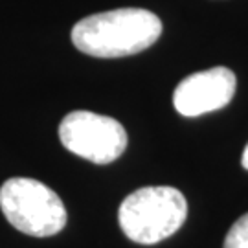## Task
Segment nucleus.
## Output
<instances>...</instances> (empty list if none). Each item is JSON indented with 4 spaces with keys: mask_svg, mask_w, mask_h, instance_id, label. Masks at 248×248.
I'll return each mask as SVG.
<instances>
[{
    "mask_svg": "<svg viewBox=\"0 0 248 248\" xmlns=\"http://www.w3.org/2000/svg\"><path fill=\"white\" fill-rule=\"evenodd\" d=\"M224 248H248V213L232 224L224 239Z\"/></svg>",
    "mask_w": 248,
    "mask_h": 248,
    "instance_id": "nucleus-6",
    "label": "nucleus"
},
{
    "mask_svg": "<svg viewBox=\"0 0 248 248\" xmlns=\"http://www.w3.org/2000/svg\"><path fill=\"white\" fill-rule=\"evenodd\" d=\"M162 35L160 18L142 8H122L81 18L72 28V43L79 52L114 59L153 46Z\"/></svg>",
    "mask_w": 248,
    "mask_h": 248,
    "instance_id": "nucleus-1",
    "label": "nucleus"
},
{
    "mask_svg": "<svg viewBox=\"0 0 248 248\" xmlns=\"http://www.w3.org/2000/svg\"><path fill=\"white\" fill-rule=\"evenodd\" d=\"M0 210L13 228L31 237L55 235L68 219L59 195L33 178L6 180L0 186Z\"/></svg>",
    "mask_w": 248,
    "mask_h": 248,
    "instance_id": "nucleus-3",
    "label": "nucleus"
},
{
    "mask_svg": "<svg viewBox=\"0 0 248 248\" xmlns=\"http://www.w3.org/2000/svg\"><path fill=\"white\" fill-rule=\"evenodd\" d=\"M59 140L64 149L99 166L118 160L127 147L124 125L110 116L90 110H74L64 116L59 125Z\"/></svg>",
    "mask_w": 248,
    "mask_h": 248,
    "instance_id": "nucleus-4",
    "label": "nucleus"
},
{
    "mask_svg": "<svg viewBox=\"0 0 248 248\" xmlns=\"http://www.w3.org/2000/svg\"><path fill=\"white\" fill-rule=\"evenodd\" d=\"M241 164H243V168L248 169V145L245 147V151H243V158H241Z\"/></svg>",
    "mask_w": 248,
    "mask_h": 248,
    "instance_id": "nucleus-7",
    "label": "nucleus"
},
{
    "mask_svg": "<svg viewBox=\"0 0 248 248\" xmlns=\"http://www.w3.org/2000/svg\"><path fill=\"white\" fill-rule=\"evenodd\" d=\"M187 202L177 187L149 186L127 195L118 212L120 228L138 245H156L184 224Z\"/></svg>",
    "mask_w": 248,
    "mask_h": 248,
    "instance_id": "nucleus-2",
    "label": "nucleus"
},
{
    "mask_svg": "<svg viewBox=\"0 0 248 248\" xmlns=\"http://www.w3.org/2000/svg\"><path fill=\"white\" fill-rule=\"evenodd\" d=\"M235 74L226 66L195 72L178 83L173 92V105L178 114L195 118L228 105L235 94Z\"/></svg>",
    "mask_w": 248,
    "mask_h": 248,
    "instance_id": "nucleus-5",
    "label": "nucleus"
}]
</instances>
